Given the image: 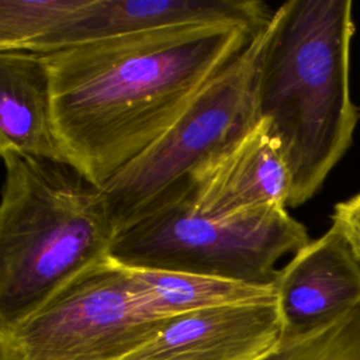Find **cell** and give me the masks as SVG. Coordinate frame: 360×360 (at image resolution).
<instances>
[{"label":"cell","mask_w":360,"mask_h":360,"mask_svg":"<svg viewBox=\"0 0 360 360\" xmlns=\"http://www.w3.org/2000/svg\"><path fill=\"white\" fill-rule=\"evenodd\" d=\"M253 35L235 22L188 24L42 53L66 159L103 187L174 125Z\"/></svg>","instance_id":"obj_1"},{"label":"cell","mask_w":360,"mask_h":360,"mask_svg":"<svg viewBox=\"0 0 360 360\" xmlns=\"http://www.w3.org/2000/svg\"><path fill=\"white\" fill-rule=\"evenodd\" d=\"M309 240L305 226L285 207L207 218L176 202L120 232L110 256L132 269L274 285L277 262Z\"/></svg>","instance_id":"obj_4"},{"label":"cell","mask_w":360,"mask_h":360,"mask_svg":"<svg viewBox=\"0 0 360 360\" xmlns=\"http://www.w3.org/2000/svg\"><path fill=\"white\" fill-rule=\"evenodd\" d=\"M291 176L281 146L257 121L229 146L201 165L179 201L197 215L225 218L264 207H288Z\"/></svg>","instance_id":"obj_7"},{"label":"cell","mask_w":360,"mask_h":360,"mask_svg":"<svg viewBox=\"0 0 360 360\" xmlns=\"http://www.w3.org/2000/svg\"><path fill=\"white\" fill-rule=\"evenodd\" d=\"M271 14L256 0H90L60 28L21 49L46 53L87 41L208 22H235L257 34Z\"/></svg>","instance_id":"obj_8"},{"label":"cell","mask_w":360,"mask_h":360,"mask_svg":"<svg viewBox=\"0 0 360 360\" xmlns=\"http://www.w3.org/2000/svg\"><path fill=\"white\" fill-rule=\"evenodd\" d=\"M281 338L276 298L221 305L169 318L125 360H260Z\"/></svg>","instance_id":"obj_9"},{"label":"cell","mask_w":360,"mask_h":360,"mask_svg":"<svg viewBox=\"0 0 360 360\" xmlns=\"http://www.w3.org/2000/svg\"><path fill=\"white\" fill-rule=\"evenodd\" d=\"M129 269L146 308L162 319L212 307L276 298L274 285H256L190 273Z\"/></svg>","instance_id":"obj_12"},{"label":"cell","mask_w":360,"mask_h":360,"mask_svg":"<svg viewBox=\"0 0 360 360\" xmlns=\"http://www.w3.org/2000/svg\"><path fill=\"white\" fill-rule=\"evenodd\" d=\"M7 149L68 160L55 127L51 76L42 53L0 51V150Z\"/></svg>","instance_id":"obj_11"},{"label":"cell","mask_w":360,"mask_h":360,"mask_svg":"<svg viewBox=\"0 0 360 360\" xmlns=\"http://www.w3.org/2000/svg\"><path fill=\"white\" fill-rule=\"evenodd\" d=\"M260 360H360V305L325 328L283 336Z\"/></svg>","instance_id":"obj_14"},{"label":"cell","mask_w":360,"mask_h":360,"mask_svg":"<svg viewBox=\"0 0 360 360\" xmlns=\"http://www.w3.org/2000/svg\"><path fill=\"white\" fill-rule=\"evenodd\" d=\"M0 153V326H7L110 256L117 231L103 187L70 162Z\"/></svg>","instance_id":"obj_3"},{"label":"cell","mask_w":360,"mask_h":360,"mask_svg":"<svg viewBox=\"0 0 360 360\" xmlns=\"http://www.w3.org/2000/svg\"><path fill=\"white\" fill-rule=\"evenodd\" d=\"M350 0H288L262 31L253 105L291 176L288 207L307 202L352 146L360 112L350 96Z\"/></svg>","instance_id":"obj_2"},{"label":"cell","mask_w":360,"mask_h":360,"mask_svg":"<svg viewBox=\"0 0 360 360\" xmlns=\"http://www.w3.org/2000/svg\"><path fill=\"white\" fill-rule=\"evenodd\" d=\"M90 0H0V51L21 49L60 28Z\"/></svg>","instance_id":"obj_13"},{"label":"cell","mask_w":360,"mask_h":360,"mask_svg":"<svg viewBox=\"0 0 360 360\" xmlns=\"http://www.w3.org/2000/svg\"><path fill=\"white\" fill-rule=\"evenodd\" d=\"M166 321L146 308L131 269L107 256L0 326V360H125Z\"/></svg>","instance_id":"obj_6"},{"label":"cell","mask_w":360,"mask_h":360,"mask_svg":"<svg viewBox=\"0 0 360 360\" xmlns=\"http://www.w3.org/2000/svg\"><path fill=\"white\" fill-rule=\"evenodd\" d=\"M262 31L145 152L103 186L117 235L181 201L191 174L256 122L253 77Z\"/></svg>","instance_id":"obj_5"},{"label":"cell","mask_w":360,"mask_h":360,"mask_svg":"<svg viewBox=\"0 0 360 360\" xmlns=\"http://www.w3.org/2000/svg\"><path fill=\"white\" fill-rule=\"evenodd\" d=\"M330 219L332 225L343 233L360 263V191L350 198L338 202Z\"/></svg>","instance_id":"obj_15"},{"label":"cell","mask_w":360,"mask_h":360,"mask_svg":"<svg viewBox=\"0 0 360 360\" xmlns=\"http://www.w3.org/2000/svg\"><path fill=\"white\" fill-rule=\"evenodd\" d=\"M274 290L283 336L311 333L360 305V263L330 225L278 270Z\"/></svg>","instance_id":"obj_10"}]
</instances>
